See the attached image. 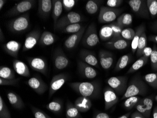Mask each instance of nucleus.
Wrapping results in <instances>:
<instances>
[{"mask_svg": "<svg viewBox=\"0 0 157 118\" xmlns=\"http://www.w3.org/2000/svg\"><path fill=\"white\" fill-rule=\"evenodd\" d=\"M69 86L73 90L84 97L97 98L100 93V85L97 81L73 82L70 83Z\"/></svg>", "mask_w": 157, "mask_h": 118, "instance_id": "f257e3e1", "label": "nucleus"}, {"mask_svg": "<svg viewBox=\"0 0 157 118\" xmlns=\"http://www.w3.org/2000/svg\"><path fill=\"white\" fill-rule=\"evenodd\" d=\"M148 90V87L141 77L136 76L130 80L127 90L122 96L121 100H124L128 97L138 95L144 96Z\"/></svg>", "mask_w": 157, "mask_h": 118, "instance_id": "f03ea898", "label": "nucleus"}, {"mask_svg": "<svg viewBox=\"0 0 157 118\" xmlns=\"http://www.w3.org/2000/svg\"><path fill=\"white\" fill-rule=\"evenodd\" d=\"M29 26V14L26 13L10 21L8 28L14 33H19L26 31Z\"/></svg>", "mask_w": 157, "mask_h": 118, "instance_id": "7ed1b4c3", "label": "nucleus"}, {"mask_svg": "<svg viewBox=\"0 0 157 118\" xmlns=\"http://www.w3.org/2000/svg\"><path fill=\"white\" fill-rule=\"evenodd\" d=\"M82 20V17L79 13L74 11L70 12L59 19L54 26V30L61 31L66 26L73 24L78 23Z\"/></svg>", "mask_w": 157, "mask_h": 118, "instance_id": "20e7f679", "label": "nucleus"}, {"mask_svg": "<svg viewBox=\"0 0 157 118\" xmlns=\"http://www.w3.org/2000/svg\"><path fill=\"white\" fill-rule=\"evenodd\" d=\"M99 42L96 25L94 23H91L83 36V45L87 47H92L97 46Z\"/></svg>", "mask_w": 157, "mask_h": 118, "instance_id": "39448f33", "label": "nucleus"}, {"mask_svg": "<svg viewBox=\"0 0 157 118\" xmlns=\"http://www.w3.org/2000/svg\"><path fill=\"white\" fill-rule=\"evenodd\" d=\"M127 81L128 77L126 76L112 77L106 81L110 87L119 95H123L126 92L128 87Z\"/></svg>", "mask_w": 157, "mask_h": 118, "instance_id": "423d86ee", "label": "nucleus"}, {"mask_svg": "<svg viewBox=\"0 0 157 118\" xmlns=\"http://www.w3.org/2000/svg\"><path fill=\"white\" fill-rule=\"evenodd\" d=\"M128 3L132 11L138 17L150 19V15L147 7L146 1L144 0H130Z\"/></svg>", "mask_w": 157, "mask_h": 118, "instance_id": "0eeeda50", "label": "nucleus"}, {"mask_svg": "<svg viewBox=\"0 0 157 118\" xmlns=\"http://www.w3.org/2000/svg\"><path fill=\"white\" fill-rule=\"evenodd\" d=\"M121 10L118 9L112 8L102 6L100 10L98 21L101 23H107L114 21L119 16Z\"/></svg>", "mask_w": 157, "mask_h": 118, "instance_id": "6e6552de", "label": "nucleus"}, {"mask_svg": "<svg viewBox=\"0 0 157 118\" xmlns=\"http://www.w3.org/2000/svg\"><path fill=\"white\" fill-rule=\"evenodd\" d=\"M35 2L36 1L34 0L22 1L6 12V16L7 17L15 16L21 13L27 12L34 7Z\"/></svg>", "mask_w": 157, "mask_h": 118, "instance_id": "1a4fd4ad", "label": "nucleus"}, {"mask_svg": "<svg viewBox=\"0 0 157 118\" xmlns=\"http://www.w3.org/2000/svg\"><path fill=\"white\" fill-rule=\"evenodd\" d=\"M68 77L65 74H59L53 77L49 85L48 96L51 98L52 96L63 86L67 79Z\"/></svg>", "mask_w": 157, "mask_h": 118, "instance_id": "9d476101", "label": "nucleus"}, {"mask_svg": "<svg viewBox=\"0 0 157 118\" xmlns=\"http://www.w3.org/2000/svg\"><path fill=\"white\" fill-rule=\"evenodd\" d=\"M153 104V99L151 97H145L141 99L135 108L145 118H150Z\"/></svg>", "mask_w": 157, "mask_h": 118, "instance_id": "9b49d317", "label": "nucleus"}, {"mask_svg": "<svg viewBox=\"0 0 157 118\" xmlns=\"http://www.w3.org/2000/svg\"><path fill=\"white\" fill-rule=\"evenodd\" d=\"M27 61L32 70L41 73L46 76L48 65L44 59L40 57L28 58Z\"/></svg>", "mask_w": 157, "mask_h": 118, "instance_id": "f8f14e48", "label": "nucleus"}, {"mask_svg": "<svg viewBox=\"0 0 157 118\" xmlns=\"http://www.w3.org/2000/svg\"><path fill=\"white\" fill-rule=\"evenodd\" d=\"M105 110H108L115 105L119 101L116 92L110 87H105L104 90Z\"/></svg>", "mask_w": 157, "mask_h": 118, "instance_id": "ddd939ff", "label": "nucleus"}, {"mask_svg": "<svg viewBox=\"0 0 157 118\" xmlns=\"http://www.w3.org/2000/svg\"><path fill=\"white\" fill-rule=\"evenodd\" d=\"M41 32L38 30H34L26 35L23 47V51H27L33 48L39 41Z\"/></svg>", "mask_w": 157, "mask_h": 118, "instance_id": "4468645a", "label": "nucleus"}, {"mask_svg": "<svg viewBox=\"0 0 157 118\" xmlns=\"http://www.w3.org/2000/svg\"><path fill=\"white\" fill-rule=\"evenodd\" d=\"M53 58L55 67L58 70L65 69L69 63L68 59L60 48L55 50Z\"/></svg>", "mask_w": 157, "mask_h": 118, "instance_id": "2eb2a0df", "label": "nucleus"}, {"mask_svg": "<svg viewBox=\"0 0 157 118\" xmlns=\"http://www.w3.org/2000/svg\"><path fill=\"white\" fill-rule=\"evenodd\" d=\"M27 84L37 94L42 95L48 89L47 84L39 77H33L27 81Z\"/></svg>", "mask_w": 157, "mask_h": 118, "instance_id": "dca6fc26", "label": "nucleus"}, {"mask_svg": "<svg viewBox=\"0 0 157 118\" xmlns=\"http://www.w3.org/2000/svg\"><path fill=\"white\" fill-rule=\"evenodd\" d=\"M78 69L79 73L87 79H94L98 75V72L94 68L83 61H78Z\"/></svg>", "mask_w": 157, "mask_h": 118, "instance_id": "f3484780", "label": "nucleus"}, {"mask_svg": "<svg viewBox=\"0 0 157 118\" xmlns=\"http://www.w3.org/2000/svg\"><path fill=\"white\" fill-rule=\"evenodd\" d=\"M86 28V26H83L80 31L76 33L73 34L68 37V38L65 41L64 43L65 47L69 50H72L75 48L82 39V38L84 34Z\"/></svg>", "mask_w": 157, "mask_h": 118, "instance_id": "a211bd4d", "label": "nucleus"}, {"mask_svg": "<svg viewBox=\"0 0 157 118\" xmlns=\"http://www.w3.org/2000/svg\"><path fill=\"white\" fill-rule=\"evenodd\" d=\"M52 1L39 0L38 10L39 15L43 18H47L52 10Z\"/></svg>", "mask_w": 157, "mask_h": 118, "instance_id": "6ab92c4d", "label": "nucleus"}, {"mask_svg": "<svg viewBox=\"0 0 157 118\" xmlns=\"http://www.w3.org/2000/svg\"><path fill=\"white\" fill-rule=\"evenodd\" d=\"M99 58L101 67L105 70H108L113 65V54L110 51L101 50L99 53Z\"/></svg>", "mask_w": 157, "mask_h": 118, "instance_id": "aec40b11", "label": "nucleus"}, {"mask_svg": "<svg viewBox=\"0 0 157 118\" xmlns=\"http://www.w3.org/2000/svg\"><path fill=\"white\" fill-rule=\"evenodd\" d=\"M21 47V44L16 41L11 40L2 46L6 53L15 58H18V52Z\"/></svg>", "mask_w": 157, "mask_h": 118, "instance_id": "412c9836", "label": "nucleus"}, {"mask_svg": "<svg viewBox=\"0 0 157 118\" xmlns=\"http://www.w3.org/2000/svg\"><path fill=\"white\" fill-rule=\"evenodd\" d=\"M75 105L80 112H87L91 108V101L90 98L82 96L75 100Z\"/></svg>", "mask_w": 157, "mask_h": 118, "instance_id": "4be33fe9", "label": "nucleus"}, {"mask_svg": "<svg viewBox=\"0 0 157 118\" xmlns=\"http://www.w3.org/2000/svg\"><path fill=\"white\" fill-rule=\"evenodd\" d=\"M13 66L14 71L18 75L25 77H29L30 72L27 66L24 62L15 59L13 62Z\"/></svg>", "mask_w": 157, "mask_h": 118, "instance_id": "5701e85b", "label": "nucleus"}, {"mask_svg": "<svg viewBox=\"0 0 157 118\" xmlns=\"http://www.w3.org/2000/svg\"><path fill=\"white\" fill-rule=\"evenodd\" d=\"M80 57L83 62L90 66L98 67V62L95 55L90 51L85 50H81Z\"/></svg>", "mask_w": 157, "mask_h": 118, "instance_id": "b1692460", "label": "nucleus"}, {"mask_svg": "<svg viewBox=\"0 0 157 118\" xmlns=\"http://www.w3.org/2000/svg\"><path fill=\"white\" fill-rule=\"evenodd\" d=\"M7 97L10 104L17 109H23L25 106L22 99L16 93L9 92L7 93Z\"/></svg>", "mask_w": 157, "mask_h": 118, "instance_id": "393cba45", "label": "nucleus"}, {"mask_svg": "<svg viewBox=\"0 0 157 118\" xmlns=\"http://www.w3.org/2000/svg\"><path fill=\"white\" fill-rule=\"evenodd\" d=\"M113 36V31L110 24L103 26L100 30V38L102 40H112Z\"/></svg>", "mask_w": 157, "mask_h": 118, "instance_id": "a878e982", "label": "nucleus"}, {"mask_svg": "<svg viewBox=\"0 0 157 118\" xmlns=\"http://www.w3.org/2000/svg\"><path fill=\"white\" fill-rule=\"evenodd\" d=\"M52 13L55 26L62 13L63 6L62 2L60 0H53L52 1Z\"/></svg>", "mask_w": 157, "mask_h": 118, "instance_id": "bb28decb", "label": "nucleus"}, {"mask_svg": "<svg viewBox=\"0 0 157 118\" xmlns=\"http://www.w3.org/2000/svg\"><path fill=\"white\" fill-rule=\"evenodd\" d=\"M55 40V35L53 34L49 31H44L41 34L39 43L40 46L47 47L53 44Z\"/></svg>", "mask_w": 157, "mask_h": 118, "instance_id": "cd10ccee", "label": "nucleus"}, {"mask_svg": "<svg viewBox=\"0 0 157 118\" xmlns=\"http://www.w3.org/2000/svg\"><path fill=\"white\" fill-rule=\"evenodd\" d=\"M145 26L144 24H142L141 25L136 28L135 36L132 40V43H131V49H132V53L133 54L136 52L140 36H141L142 34L145 32Z\"/></svg>", "mask_w": 157, "mask_h": 118, "instance_id": "c85d7f7f", "label": "nucleus"}, {"mask_svg": "<svg viewBox=\"0 0 157 118\" xmlns=\"http://www.w3.org/2000/svg\"><path fill=\"white\" fill-rule=\"evenodd\" d=\"M66 118H82L80 112L71 102L68 101L66 105Z\"/></svg>", "mask_w": 157, "mask_h": 118, "instance_id": "c756f323", "label": "nucleus"}, {"mask_svg": "<svg viewBox=\"0 0 157 118\" xmlns=\"http://www.w3.org/2000/svg\"><path fill=\"white\" fill-rule=\"evenodd\" d=\"M107 47L117 50H123L128 46V43L124 39H118L110 41L105 43Z\"/></svg>", "mask_w": 157, "mask_h": 118, "instance_id": "7c9ffc66", "label": "nucleus"}, {"mask_svg": "<svg viewBox=\"0 0 157 118\" xmlns=\"http://www.w3.org/2000/svg\"><path fill=\"white\" fill-rule=\"evenodd\" d=\"M148 57L145 55H143L140 57L136 62H135L127 71V74H131L136 72L139 69L143 67L148 62Z\"/></svg>", "mask_w": 157, "mask_h": 118, "instance_id": "2f4dec72", "label": "nucleus"}, {"mask_svg": "<svg viewBox=\"0 0 157 118\" xmlns=\"http://www.w3.org/2000/svg\"><path fill=\"white\" fill-rule=\"evenodd\" d=\"M46 108L56 114H59L62 111L63 108V104L60 100H54L47 104Z\"/></svg>", "mask_w": 157, "mask_h": 118, "instance_id": "473e14b6", "label": "nucleus"}, {"mask_svg": "<svg viewBox=\"0 0 157 118\" xmlns=\"http://www.w3.org/2000/svg\"><path fill=\"white\" fill-rule=\"evenodd\" d=\"M147 38L146 33L144 32L140 36L136 50V56L137 57L141 56L144 55V51L145 48L147 47Z\"/></svg>", "mask_w": 157, "mask_h": 118, "instance_id": "72a5a7b5", "label": "nucleus"}, {"mask_svg": "<svg viewBox=\"0 0 157 118\" xmlns=\"http://www.w3.org/2000/svg\"><path fill=\"white\" fill-rule=\"evenodd\" d=\"M131 59V56L129 55H124L121 57L115 66L114 69L115 71H119L124 69L130 63Z\"/></svg>", "mask_w": 157, "mask_h": 118, "instance_id": "f704fd0d", "label": "nucleus"}, {"mask_svg": "<svg viewBox=\"0 0 157 118\" xmlns=\"http://www.w3.org/2000/svg\"><path fill=\"white\" fill-rule=\"evenodd\" d=\"M132 21L133 17L132 15L129 13H124L118 17L116 22L121 26L124 27V26L131 24Z\"/></svg>", "mask_w": 157, "mask_h": 118, "instance_id": "c9c22d12", "label": "nucleus"}, {"mask_svg": "<svg viewBox=\"0 0 157 118\" xmlns=\"http://www.w3.org/2000/svg\"><path fill=\"white\" fill-rule=\"evenodd\" d=\"M0 78L5 79H15V75L13 71L9 67L1 66L0 67Z\"/></svg>", "mask_w": 157, "mask_h": 118, "instance_id": "e433bc0d", "label": "nucleus"}, {"mask_svg": "<svg viewBox=\"0 0 157 118\" xmlns=\"http://www.w3.org/2000/svg\"><path fill=\"white\" fill-rule=\"evenodd\" d=\"M140 100L141 98L137 96L128 97L126 99L125 102L123 103V106L127 110H131L133 108H135Z\"/></svg>", "mask_w": 157, "mask_h": 118, "instance_id": "4c0bfd02", "label": "nucleus"}, {"mask_svg": "<svg viewBox=\"0 0 157 118\" xmlns=\"http://www.w3.org/2000/svg\"><path fill=\"white\" fill-rule=\"evenodd\" d=\"M83 26L82 24L79 23H75L73 24L64 27L63 29L60 31L61 32L65 33H76L80 31Z\"/></svg>", "mask_w": 157, "mask_h": 118, "instance_id": "58836bf2", "label": "nucleus"}, {"mask_svg": "<svg viewBox=\"0 0 157 118\" xmlns=\"http://www.w3.org/2000/svg\"><path fill=\"white\" fill-rule=\"evenodd\" d=\"M146 2L149 14L153 19L157 15V0H146Z\"/></svg>", "mask_w": 157, "mask_h": 118, "instance_id": "ea45409f", "label": "nucleus"}, {"mask_svg": "<svg viewBox=\"0 0 157 118\" xmlns=\"http://www.w3.org/2000/svg\"><path fill=\"white\" fill-rule=\"evenodd\" d=\"M144 79L150 86L154 89H157V73L147 74Z\"/></svg>", "mask_w": 157, "mask_h": 118, "instance_id": "a19ab883", "label": "nucleus"}, {"mask_svg": "<svg viewBox=\"0 0 157 118\" xmlns=\"http://www.w3.org/2000/svg\"><path fill=\"white\" fill-rule=\"evenodd\" d=\"M0 118H11L9 110L2 96H0Z\"/></svg>", "mask_w": 157, "mask_h": 118, "instance_id": "79ce46f5", "label": "nucleus"}, {"mask_svg": "<svg viewBox=\"0 0 157 118\" xmlns=\"http://www.w3.org/2000/svg\"><path fill=\"white\" fill-rule=\"evenodd\" d=\"M98 1L90 0L86 4V10L89 14H94L98 11Z\"/></svg>", "mask_w": 157, "mask_h": 118, "instance_id": "37998d69", "label": "nucleus"}, {"mask_svg": "<svg viewBox=\"0 0 157 118\" xmlns=\"http://www.w3.org/2000/svg\"><path fill=\"white\" fill-rule=\"evenodd\" d=\"M110 24H111L113 31L114 36L113 40L122 39V36H121V32L124 29H123L124 27L118 24L116 22L112 23Z\"/></svg>", "mask_w": 157, "mask_h": 118, "instance_id": "c03bdc74", "label": "nucleus"}, {"mask_svg": "<svg viewBox=\"0 0 157 118\" xmlns=\"http://www.w3.org/2000/svg\"><path fill=\"white\" fill-rule=\"evenodd\" d=\"M150 60L152 71H157V47L156 45L153 46L150 55Z\"/></svg>", "mask_w": 157, "mask_h": 118, "instance_id": "a18cd8bd", "label": "nucleus"}, {"mask_svg": "<svg viewBox=\"0 0 157 118\" xmlns=\"http://www.w3.org/2000/svg\"><path fill=\"white\" fill-rule=\"evenodd\" d=\"M135 34L136 31L132 28H125L121 32V36L124 39L132 40L135 36Z\"/></svg>", "mask_w": 157, "mask_h": 118, "instance_id": "49530a36", "label": "nucleus"}, {"mask_svg": "<svg viewBox=\"0 0 157 118\" xmlns=\"http://www.w3.org/2000/svg\"><path fill=\"white\" fill-rule=\"evenodd\" d=\"M32 112L35 118H52L47 114L34 106H31Z\"/></svg>", "mask_w": 157, "mask_h": 118, "instance_id": "de8ad7c7", "label": "nucleus"}, {"mask_svg": "<svg viewBox=\"0 0 157 118\" xmlns=\"http://www.w3.org/2000/svg\"><path fill=\"white\" fill-rule=\"evenodd\" d=\"M20 79H5L0 78V85L1 86H16L18 84Z\"/></svg>", "mask_w": 157, "mask_h": 118, "instance_id": "09e8293b", "label": "nucleus"}, {"mask_svg": "<svg viewBox=\"0 0 157 118\" xmlns=\"http://www.w3.org/2000/svg\"><path fill=\"white\" fill-rule=\"evenodd\" d=\"M63 6L66 11H70L75 5L76 1L75 0H63Z\"/></svg>", "mask_w": 157, "mask_h": 118, "instance_id": "8fccbe9b", "label": "nucleus"}, {"mask_svg": "<svg viewBox=\"0 0 157 118\" xmlns=\"http://www.w3.org/2000/svg\"><path fill=\"white\" fill-rule=\"evenodd\" d=\"M122 0H108L107 1L106 4L108 7L114 8L120 6L122 4Z\"/></svg>", "mask_w": 157, "mask_h": 118, "instance_id": "3c124183", "label": "nucleus"}, {"mask_svg": "<svg viewBox=\"0 0 157 118\" xmlns=\"http://www.w3.org/2000/svg\"><path fill=\"white\" fill-rule=\"evenodd\" d=\"M93 118H111V117L107 113L98 112H95Z\"/></svg>", "mask_w": 157, "mask_h": 118, "instance_id": "603ef678", "label": "nucleus"}, {"mask_svg": "<svg viewBox=\"0 0 157 118\" xmlns=\"http://www.w3.org/2000/svg\"><path fill=\"white\" fill-rule=\"evenodd\" d=\"M131 118H146L143 114L138 111L133 112L131 115Z\"/></svg>", "mask_w": 157, "mask_h": 118, "instance_id": "864d4df0", "label": "nucleus"}, {"mask_svg": "<svg viewBox=\"0 0 157 118\" xmlns=\"http://www.w3.org/2000/svg\"><path fill=\"white\" fill-rule=\"evenodd\" d=\"M152 50L151 48L146 47L144 51L143 55L149 57L151 55V52H152Z\"/></svg>", "mask_w": 157, "mask_h": 118, "instance_id": "5fc2aeb1", "label": "nucleus"}, {"mask_svg": "<svg viewBox=\"0 0 157 118\" xmlns=\"http://www.w3.org/2000/svg\"><path fill=\"white\" fill-rule=\"evenodd\" d=\"M148 39L150 41L157 43V35H151L149 36Z\"/></svg>", "mask_w": 157, "mask_h": 118, "instance_id": "6e6d98bb", "label": "nucleus"}, {"mask_svg": "<svg viewBox=\"0 0 157 118\" xmlns=\"http://www.w3.org/2000/svg\"><path fill=\"white\" fill-rule=\"evenodd\" d=\"M151 28L154 31L157 32V20L154 21L151 24Z\"/></svg>", "mask_w": 157, "mask_h": 118, "instance_id": "4d7b16f0", "label": "nucleus"}, {"mask_svg": "<svg viewBox=\"0 0 157 118\" xmlns=\"http://www.w3.org/2000/svg\"><path fill=\"white\" fill-rule=\"evenodd\" d=\"M6 2L7 1L5 0H0V10H2V7H3Z\"/></svg>", "mask_w": 157, "mask_h": 118, "instance_id": "13d9d810", "label": "nucleus"}, {"mask_svg": "<svg viewBox=\"0 0 157 118\" xmlns=\"http://www.w3.org/2000/svg\"><path fill=\"white\" fill-rule=\"evenodd\" d=\"M153 118H157V106H156L153 109Z\"/></svg>", "mask_w": 157, "mask_h": 118, "instance_id": "bf43d9fd", "label": "nucleus"}, {"mask_svg": "<svg viewBox=\"0 0 157 118\" xmlns=\"http://www.w3.org/2000/svg\"><path fill=\"white\" fill-rule=\"evenodd\" d=\"M0 40L2 42L4 41V36L3 35V32H2V31L1 28H0Z\"/></svg>", "mask_w": 157, "mask_h": 118, "instance_id": "052dcab7", "label": "nucleus"}, {"mask_svg": "<svg viewBox=\"0 0 157 118\" xmlns=\"http://www.w3.org/2000/svg\"><path fill=\"white\" fill-rule=\"evenodd\" d=\"M130 114H131V112H128V113H126V114H124V115H122V116H121L118 118H128Z\"/></svg>", "mask_w": 157, "mask_h": 118, "instance_id": "680f3d73", "label": "nucleus"}, {"mask_svg": "<svg viewBox=\"0 0 157 118\" xmlns=\"http://www.w3.org/2000/svg\"><path fill=\"white\" fill-rule=\"evenodd\" d=\"M155 100H156V101L157 102V95L156 96H155Z\"/></svg>", "mask_w": 157, "mask_h": 118, "instance_id": "e2e57ef3", "label": "nucleus"}]
</instances>
